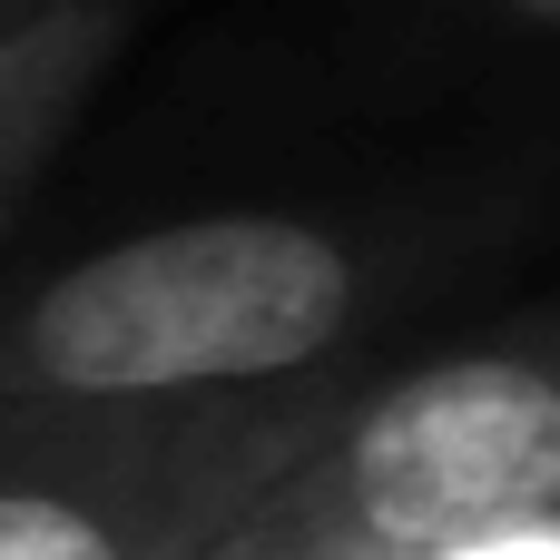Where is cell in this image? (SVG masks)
<instances>
[{
  "label": "cell",
  "instance_id": "277c9868",
  "mask_svg": "<svg viewBox=\"0 0 560 560\" xmlns=\"http://www.w3.org/2000/svg\"><path fill=\"white\" fill-rule=\"evenodd\" d=\"M118 39H128V0H59L0 30V236L49 177V158L69 148V128L89 118Z\"/></svg>",
  "mask_w": 560,
  "mask_h": 560
},
{
  "label": "cell",
  "instance_id": "5b68a950",
  "mask_svg": "<svg viewBox=\"0 0 560 560\" xmlns=\"http://www.w3.org/2000/svg\"><path fill=\"white\" fill-rule=\"evenodd\" d=\"M207 560H345V541H335V502H325V482L315 472H295L285 492H266L226 541Z\"/></svg>",
  "mask_w": 560,
  "mask_h": 560
},
{
  "label": "cell",
  "instance_id": "52a82bcc",
  "mask_svg": "<svg viewBox=\"0 0 560 560\" xmlns=\"http://www.w3.org/2000/svg\"><path fill=\"white\" fill-rule=\"evenodd\" d=\"M39 10H59V0H0V30H20V20H39Z\"/></svg>",
  "mask_w": 560,
  "mask_h": 560
},
{
  "label": "cell",
  "instance_id": "6da1fadb",
  "mask_svg": "<svg viewBox=\"0 0 560 560\" xmlns=\"http://www.w3.org/2000/svg\"><path fill=\"white\" fill-rule=\"evenodd\" d=\"M384 256L295 207H217L0 285V404H207L335 374Z\"/></svg>",
  "mask_w": 560,
  "mask_h": 560
},
{
  "label": "cell",
  "instance_id": "8992f818",
  "mask_svg": "<svg viewBox=\"0 0 560 560\" xmlns=\"http://www.w3.org/2000/svg\"><path fill=\"white\" fill-rule=\"evenodd\" d=\"M512 20H532V30H560V0H502Z\"/></svg>",
  "mask_w": 560,
  "mask_h": 560
},
{
  "label": "cell",
  "instance_id": "7a4b0ae2",
  "mask_svg": "<svg viewBox=\"0 0 560 560\" xmlns=\"http://www.w3.org/2000/svg\"><path fill=\"white\" fill-rule=\"evenodd\" d=\"M345 374L207 404H0V560H207L325 463Z\"/></svg>",
  "mask_w": 560,
  "mask_h": 560
},
{
  "label": "cell",
  "instance_id": "3957f363",
  "mask_svg": "<svg viewBox=\"0 0 560 560\" xmlns=\"http://www.w3.org/2000/svg\"><path fill=\"white\" fill-rule=\"evenodd\" d=\"M315 482L345 560H443L560 522V325L354 384Z\"/></svg>",
  "mask_w": 560,
  "mask_h": 560
}]
</instances>
